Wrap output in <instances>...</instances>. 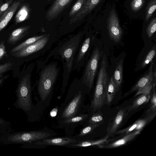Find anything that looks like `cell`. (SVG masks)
I'll return each instance as SVG.
<instances>
[{
	"mask_svg": "<svg viewBox=\"0 0 156 156\" xmlns=\"http://www.w3.org/2000/svg\"><path fill=\"white\" fill-rule=\"evenodd\" d=\"M3 81V79H0V85L1 84L2 81Z\"/></svg>",
	"mask_w": 156,
	"mask_h": 156,
	"instance_id": "41",
	"label": "cell"
},
{
	"mask_svg": "<svg viewBox=\"0 0 156 156\" xmlns=\"http://www.w3.org/2000/svg\"><path fill=\"white\" fill-rule=\"evenodd\" d=\"M1 76H2V75L0 74V78H1Z\"/></svg>",
	"mask_w": 156,
	"mask_h": 156,
	"instance_id": "42",
	"label": "cell"
},
{
	"mask_svg": "<svg viewBox=\"0 0 156 156\" xmlns=\"http://www.w3.org/2000/svg\"><path fill=\"white\" fill-rule=\"evenodd\" d=\"M11 122L0 117V132L3 134L10 133L12 130L11 129Z\"/></svg>",
	"mask_w": 156,
	"mask_h": 156,
	"instance_id": "27",
	"label": "cell"
},
{
	"mask_svg": "<svg viewBox=\"0 0 156 156\" xmlns=\"http://www.w3.org/2000/svg\"><path fill=\"white\" fill-rule=\"evenodd\" d=\"M57 109L54 108L50 112V115L52 117H55L56 116L57 113Z\"/></svg>",
	"mask_w": 156,
	"mask_h": 156,
	"instance_id": "39",
	"label": "cell"
},
{
	"mask_svg": "<svg viewBox=\"0 0 156 156\" xmlns=\"http://www.w3.org/2000/svg\"><path fill=\"white\" fill-rule=\"evenodd\" d=\"M156 9V0H151L146 9L145 20L147 22L153 15Z\"/></svg>",
	"mask_w": 156,
	"mask_h": 156,
	"instance_id": "26",
	"label": "cell"
},
{
	"mask_svg": "<svg viewBox=\"0 0 156 156\" xmlns=\"http://www.w3.org/2000/svg\"><path fill=\"white\" fill-rule=\"evenodd\" d=\"M107 23L109 36L115 42H119L122 37V31L117 14L114 9L109 13Z\"/></svg>",
	"mask_w": 156,
	"mask_h": 156,
	"instance_id": "7",
	"label": "cell"
},
{
	"mask_svg": "<svg viewBox=\"0 0 156 156\" xmlns=\"http://www.w3.org/2000/svg\"><path fill=\"white\" fill-rule=\"evenodd\" d=\"M13 0H6L5 3L2 4L0 7V17L10 6Z\"/></svg>",
	"mask_w": 156,
	"mask_h": 156,
	"instance_id": "37",
	"label": "cell"
},
{
	"mask_svg": "<svg viewBox=\"0 0 156 156\" xmlns=\"http://www.w3.org/2000/svg\"><path fill=\"white\" fill-rule=\"evenodd\" d=\"M102 0H86L79 12L70 19V24L81 20L90 13L101 1Z\"/></svg>",
	"mask_w": 156,
	"mask_h": 156,
	"instance_id": "13",
	"label": "cell"
},
{
	"mask_svg": "<svg viewBox=\"0 0 156 156\" xmlns=\"http://www.w3.org/2000/svg\"><path fill=\"white\" fill-rule=\"evenodd\" d=\"M77 141L69 138H58L53 139H44L36 141L33 143L38 145H56L63 146L76 143Z\"/></svg>",
	"mask_w": 156,
	"mask_h": 156,
	"instance_id": "18",
	"label": "cell"
},
{
	"mask_svg": "<svg viewBox=\"0 0 156 156\" xmlns=\"http://www.w3.org/2000/svg\"><path fill=\"white\" fill-rule=\"evenodd\" d=\"M49 35H47L43 38L34 43L16 52L11 55L17 58L25 57L40 50L45 46L48 41Z\"/></svg>",
	"mask_w": 156,
	"mask_h": 156,
	"instance_id": "10",
	"label": "cell"
},
{
	"mask_svg": "<svg viewBox=\"0 0 156 156\" xmlns=\"http://www.w3.org/2000/svg\"><path fill=\"white\" fill-rule=\"evenodd\" d=\"M21 3V1H16L0 17V32L7 25Z\"/></svg>",
	"mask_w": 156,
	"mask_h": 156,
	"instance_id": "16",
	"label": "cell"
},
{
	"mask_svg": "<svg viewBox=\"0 0 156 156\" xmlns=\"http://www.w3.org/2000/svg\"><path fill=\"white\" fill-rule=\"evenodd\" d=\"M150 98V94H142L133 101L131 105L126 107L127 112L137 109L142 105L146 103Z\"/></svg>",
	"mask_w": 156,
	"mask_h": 156,
	"instance_id": "21",
	"label": "cell"
},
{
	"mask_svg": "<svg viewBox=\"0 0 156 156\" xmlns=\"http://www.w3.org/2000/svg\"><path fill=\"white\" fill-rule=\"evenodd\" d=\"M123 60L117 63L113 75L112 76L115 83L117 91L121 84L122 79Z\"/></svg>",
	"mask_w": 156,
	"mask_h": 156,
	"instance_id": "20",
	"label": "cell"
},
{
	"mask_svg": "<svg viewBox=\"0 0 156 156\" xmlns=\"http://www.w3.org/2000/svg\"><path fill=\"white\" fill-rule=\"evenodd\" d=\"M156 83L153 84L152 92L151 98V102L149 110L148 111L149 113L156 112V93L155 89Z\"/></svg>",
	"mask_w": 156,
	"mask_h": 156,
	"instance_id": "30",
	"label": "cell"
},
{
	"mask_svg": "<svg viewBox=\"0 0 156 156\" xmlns=\"http://www.w3.org/2000/svg\"><path fill=\"white\" fill-rule=\"evenodd\" d=\"M82 36L80 33L72 37L59 50L60 55L63 60L64 71L66 69L69 73L73 69L74 60L80 45Z\"/></svg>",
	"mask_w": 156,
	"mask_h": 156,
	"instance_id": "4",
	"label": "cell"
},
{
	"mask_svg": "<svg viewBox=\"0 0 156 156\" xmlns=\"http://www.w3.org/2000/svg\"><path fill=\"white\" fill-rule=\"evenodd\" d=\"M17 99L13 105L27 113L32 108L31 88L30 74L23 77L18 84L16 90Z\"/></svg>",
	"mask_w": 156,
	"mask_h": 156,
	"instance_id": "3",
	"label": "cell"
},
{
	"mask_svg": "<svg viewBox=\"0 0 156 156\" xmlns=\"http://www.w3.org/2000/svg\"><path fill=\"white\" fill-rule=\"evenodd\" d=\"M156 30V18L152 19L148 24L146 29V32L149 38H150L154 34Z\"/></svg>",
	"mask_w": 156,
	"mask_h": 156,
	"instance_id": "31",
	"label": "cell"
},
{
	"mask_svg": "<svg viewBox=\"0 0 156 156\" xmlns=\"http://www.w3.org/2000/svg\"><path fill=\"white\" fill-rule=\"evenodd\" d=\"M29 15V9L27 5H23L18 11L15 16L16 23L22 22L27 19Z\"/></svg>",
	"mask_w": 156,
	"mask_h": 156,
	"instance_id": "25",
	"label": "cell"
},
{
	"mask_svg": "<svg viewBox=\"0 0 156 156\" xmlns=\"http://www.w3.org/2000/svg\"><path fill=\"white\" fill-rule=\"evenodd\" d=\"M107 63L104 55L91 104L92 111L95 112L101 108L106 103V92L108 83V76L107 70Z\"/></svg>",
	"mask_w": 156,
	"mask_h": 156,
	"instance_id": "1",
	"label": "cell"
},
{
	"mask_svg": "<svg viewBox=\"0 0 156 156\" xmlns=\"http://www.w3.org/2000/svg\"><path fill=\"white\" fill-rule=\"evenodd\" d=\"M104 121L103 115L100 112H97L93 114L89 121V124H97L99 126L102 124Z\"/></svg>",
	"mask_w": 156,
	"mask_h": 156,
	"instance_id": "28",
	"label": "cell"
},
{
	"mask_svg": "<svg viewBox=\"0 0 156 156\" xmlns=\"http://www.w3.org/2000/svg\"><path fill=\"white\" fill-rule=\"evenodd\" d=\"M58 73L55 64H50L41 72L37 86L38 93L41 100H45L50 94Z\"/></svg>",
	"mask_w": 156,
	"mask_h": 156,
	"instance_id": "5",
	"label": "cell"
},
{
	"mask_svg": "<svg viewBox=\"0 0 156 156\" xmlns=\"http://www.w3.org/2000/svg\"><path fill=\"white\" fill-rule=\"evenodd\" d=\"M6 53L5 42L4 41H1L0 42V61L6 55Z\"/></svg>",
	"mask_w": 156,
	"mask_h": 156,
	"instance_id": "38",
	"label": "cell"
},
{
	"mask_svg": "<svg viewBox=\"0 0 156 156\" xmlns=\"http://www.w3.org/2000/svg\"><path fill=\"white\" fill-rule=\"evenodd\" d=\"M82 96L81 92H79L65 109L62 115V118L66 119L76 115L81 102Z\"/></svg>",
	"mask_w": 156,
	"mask_h": 156,
	"instance_id": "15",
	"label": "cell"
},
{
	"mask_svg": "<svg viewBox=\"0 0 156 156\" xmlns=\"http://www.w3.org/2000/svg\"><path fill=\"white\" fill-rule=\"evenodd\" d=\"M14 63H12L10 61L0 65V74L6 72L11 69Z\"/></svg>",
	"mask_w": 156,
	"mask_h": 156,
	"instance_id": "36",
	"label": "cell"
},
{
	"mask_svg": "<svg viewBox=\"0 0 156 156\" xmlns=\"http://www.w3.org/2000/svg\"><path fill=\"white\" fill-rule=\"evenodd\" d=\"M99 125L97 124H89L83 129L79 134V136H83L87 135L92 132Z\"/></svg>",
	"mask_w": 156,
	"mask_h": 156,
	"instance_id": "35",
	"label": "cell"
},
{
	"mask_svg": "<svg viewBox=\"0 0 156 156\" xmlns=\"http://www.w3.org/2000/svg\"><path fill=\"white\" fill-rule=\"evenodd\" d=\"M86 0H77L71 8L69 13L71 18L76 14L80 9Z\"/></svg>",
	"mask_w": 156,
	"mask_h": 156,
	"instance_id": "29",
	"label": "cell"
},
{
	"mask_svg": "<svg viewBox=\"0 0 156 156\" xmlns=\"http://www.w3.org/2000/svg\"><path fill=\"white\" fill-rule=\"evenodd\" d=\"M145 3V0H133L130 4L131 9L133 12H137L142 7Z\"/></svg>",
	"mask_w": 156,
	"mask_h": 156,
	"instance_id": "33",
	"label": "cell"
},
{
	"mask_svg": "<svg viewBox=\"0 0 156 156\" xmlns=\"http://www.w3.org/2000/svg\"><path fill=\"white\" fill-rule=\"evenodd\" d=\"M2 4H3V0H0V7L2 5Z\"/></svg>",
	"mask_w": 156,
	"mask_h": 156,
	"instance_id": "40",
	"label": "cell"
},
{
	"mask_svg": "<svg viewBox=\"0 0 156 156\" xmlns=\"http://www.w3.org/2000/svg\"><path fill=\"white\" fill-rule=\"evenodd\" d=\"M141 131H136L121 137L119 136L113 139H108L105 143L98 146L101 148L110 149L122 146L133 140L140 134Z\"/></svg>",
	"mask_w": 156,
	"mask_h": 156,
	"instance_id": "8",
	"label": "cell"
},
{
	"mask_svg": "<svg viewBox=\"0 0 156 156\" xmlns=\"http://www.w3.org/2000/svg\"><path fill=\"white\" fill-rule=\"evenodd\" d=\"M126 107L121 108L115 116L109 122L107 129V134L110 137L115 136L127 115Z\"/></svg>",
	"mask_w": 156,
	"mask_h": 156,
	"instance_id": "12",
	"label": "cell"
},
{
	"mask_svg": "<svg viewBox=\"0 0 156 156\" xmlns=\"http://www.w3.org/2000/svg\"><path fill=\"white\" fill-rule=\"evenodd\" d=\"M101 55L99 48L97 47L93 51L85 67L82 80L89 90L91 89L93 86Z\"/></svg>",
	"mask_w": 156,
	"mask_h": 156,
	"instance_id": "6",
	"label": "cell"
},
{
	"mask_svg": "<svg viewBox=\"0 0 156 156\" xmlns=\"http://www.w3.org/2000/svg\"><path fill=\"white\" fill-rule=\"evenodd\" d=\"M152 65L153 63L151 64L147 73L140 78L128 92L124 94V97L127 96L136 90H140L149 83L152 82L154 76V73L152 71Z\"/></svg>",
	"mask_w": 156,
	"mask_h": 156,
	"instance_id": "17",
	"label": "cell"
},
{
	"mask_svg": "<svg viewBox=\"0 0 156 156\" xmlns=\"http://www.w3.org/2000/svg\"><path fill=\"white\" fill-rule=\"evenodd\" d=\"M87 116V114L81 115L75 117H73L66 119L63 122L65 123H73L81 121Z\"/></svg>",
	"mask_w": 156,
	"mask_h": 156,
	"instance_id": "34",
	"label": "cell"
},
{
	"mask_svg": "<svg viewBox=\"0 0 156 156\" xmlns=\"http://www.w3.org/2000/svg\"><path fill=\"white\" fill-rule=\"evenodd\" d=\"M90 37H86L80 45L74 60L73 69L79 70L83 66L85 58L90 44Z\"/></svg>",
	"mask_w": 156,
	"mask_h": 156,
	"instance_id": "11",
	"label": "cell"
},
{
	"mask_svg": "<svg viewBox=\"0 0 156 156\" xmlns=\"http://www.w3.org/2000/svg\"><path fill=\"white\" fill-rule=\"evenodd\" d=\"M156 53L155 48H153L148 53L145 58L143 61L141 65V67H145L151 61L155 55Z\"/></svg>",
	"mask_w": 156,
	"mask_h": 156,
	"instance_id": "32",
	"label": "cell"
},
{
	"mask_svg": "<svg viewBox=\"0 0 156 156\" xmlns=\"http://www.w3.org/2000/svg\"><path fill=\"white\" fill-rule=\"evenodd\" d=\"M46 35H47L45 34L42 35L40 36H35L29 38L12 48L10 51V52L11 53L18 51L34 43L40 39L43 38Z\"/></svg>",
	"mask_w": 156,
	"mask_h": 156,
	"instance_id": "24",
	"label": "cell"
},
{
	"mask_svg": "<svg viewBox=\"0 0 156 156\" xmlns=\"http://www.w3.org/2000/svg\"><path fill=\"white\" fill-rule=\"evenodd\" d=\"M30 28V26H23L14 30L8 38V43L11 44H15L28 34Z\"/></svg>",
	"mask_w": 156,
	"mask_h": 156,
	"instance_id": "19",
	"label": "cell"
},
{
	"mask_svg": "<svg viewBox=\"0 0 156 156\" xmlns=\"http://www.w3.org/2000/svg\"><path fill=\"white\" fill-rule=\"evenodd\" d=\"M156 115V112L148 113L146 116L138 119L127 127L117 131L115 135H119V136H122L133 131L142 130L145 126L153 119Z\"/></svg>",
	"mask_w": 156,
	"mask_h": 156,
	"instance_id": "9",
	"label": "cell"
},
{
	"mask_svg": "<svg viewBox=\"0 0 156 156\" xmlns=\"http://www.w3.org/2000/svg\"><path fill=\"white\" fill-rule=\"evenodd\" d=\"M73 0H56L46 14L48 20H51L57 17L69 6Z\"/></svg>",
	"mask_w": 156,
	"mask_h": 156,
	"instance_id": "14",
	"label": "cell"
},
{
	"mask_svg": "<svg viewBox=\"0 0 156 156\" xmlns=\"http://www.w3.org/2000/svg\"><path fill=\"white\" fill-rule=\"evenodd\" d=\"M50 136V133L42 131H20L3 134L0 136V142L5 144L30 143Z\"/></svg>",
	"mask_w": 156,
	"mask_h": 156,
	"instance_id": "2",
	"label": "cell"
},
{
	"mask_svg": "<svg viewBox=\"0 0 156 156\" xmlns=\"http://www.w3.org/2000/svg\"><path fill=\"white\" fill-rule=\"evenodd\" d=\"M117 92L116 86L112 76L111 78L108 82L106 92V103L108 105L110 104L116 93Z\"/></svg>",
	"mask_w": 156,
	"mask_h": 156,
	"instance_id": "22",
	"label": "cell"
},
{
	"mask_svg": "<svg viewBox=\"0 0 156 156\" xmlns=\"http://www.w3.org/2000/svg\"><path fill=\"white\" fill-rule=\"evenodd\" d=\"M109 138L106 135L104 137L99 140H86L82 141L75 144V143L70 144L71 146L79 147H87L88 146L97 145L105 143Z\"/></svg>",
	"mask_w": 156,
	"mask_h": 156,
	"instance_id": "23",
	"label": "cell"
}]
</instances>
